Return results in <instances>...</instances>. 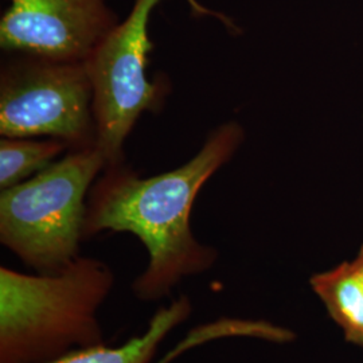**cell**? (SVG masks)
Returning <instances> with one entry per match:
<instances>
[{"mask_svg":"<svg viewBox=\"0 0 363 363\" xmlns=\"http://www.w3.org/2000/svg\"><path fill=\"white\" fill-rule=\"evenodd\" d=\"M0 136L57 139L70 150L97 145L88 61L9 54L0 69Z\"/></svg>","mask_w":363,"mask_h":363,"instance_id":"5","label":"cell"},{"mask_svg":"<svg viewBox=\"0 0 363 363\" xmlns=\"http://www.w3.org/2000/svg\"><path fill=\"white\" fill-rule=\"evenodd\" d=\"M108 264L78 256L57 273L0 268V363H48L104 343L97 312L111 295Z\"/></svg>","mask_w":363,"mask_h":363,"instance_id":"2","label":"cell"},{"mask_svg":"<svg viewBox=\"0 0 363 363\" xmlns=\"http://www.w3.org/2000/svg\"><path fill=\"white\" fill-rule=\"evenodd\" d=\"M108 162L97 145L70 150L49 167L0 190V242L37 273L77 259L91 186Z\"/></svg>","mask_w":363,"mask_h":363,"instance_id":"3","label":"cell"},{"mask_svg":"<svg viewBox=\"0 0 363 363\" xmlns=\"http://www.w3.org/2000/svg\"><path fill=\"white\" fill-rule=\"evenodd\" d=\"M244 138L242 127L228 121L178 169L143 178L124 162L108 166L91 186L84 240L103 232L130 233L147 249L148 264L130 286L138 300L169 298L184 279L216 264L217 249L193 233L191 211L205 183L233 157Z\"/></svg>","mask_w":363,"mask_h":363,"instance_id":"1","label":"cell"},{"mask_svg":"<svg viewBox=\"0 0 363 363\" xmlns=\"http://www.w3.org/2000/svg\"><path fill=\"white\" fill-rule=\"evenodd\" d=\"M310 284L346 340L363 347V273L354 261L313 274Z\"/></svg>","mask_w":363,"mask_h":363,"instance_id":"8","label":"cell"},{"mask_svg":"<svg viewBox=\"0 0 363 363\" xmlns=\"http://www.w3.org/2000/svg\"><path fill=\"white\" fill-rule=\"evenodd\" d=\"M0 48L60 61H88L121 21L108 0H9Z\"/></svg>","mask_w":363,"mask_h":363,"instance_id":"6","label":"cell"},{"mask_svg":"<svg viewBox=\"0 0 363 363\" xmlns=\"http://www.w3.org/2000/svg\"><path fill=\"white\" fill-rule=\"evenodd\" d=\"M193 312L187 296L172 300L159 308L142 335L130 337L124 345L108 347L104 343L69 351L48 363H150L157 347L169 333L182 325Z\"/></svg>","mask_w":363,"mask_h":363,"instance_id":"7","label":"cell"},{"mask_svg":"<svg viewBox=\"0 0 363 363\" xmlns=\"http://www.w3.org/2000/svg\"><path fill=\"white\" fill-rule=\"evenodd\" d=\"M163 0H132L130 13L120 21L88 60L97 123V147L108 166L125 162L124 147L140 116L157 113L169 94V81L147 76L148 54L155 48L150 37V21ZM190 11L202 18H216L233 27L229 18L199 0H186ZM106 166V167H108Z\"/></svg>","mask_w":363,"mask_h":363,"instance_id":"4","label":"cell"},{"mask_svg":"<svg viewBox=\"0 0 363 363\" xmlns=\"http://www.w3.org/2000/svg\"><path fill=\"white\" fill-rule=\"evenodd\" d=\"M70 151L57 139L1 138L0 140V190L26 181L49 167Z\"/></svg>","mask_w":363,"mask_h":363,"instance_id":"9","label":"cell"},{"mask_svg":"<svg viewBox=\"0 0 363 363\" xmlns=\"http://www.w3.org/2000/svg\"><path fill=\"white\" fill-rule=\"evenodd\" d=\"M354 264L358 267V269L363 273V245L361 247V250H359V253H358V256H357V259H354Z\"/></svg>","mask_w":363,"mask_h":363,"instance_id":"10","label":"cell"}]
</instances>
